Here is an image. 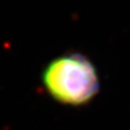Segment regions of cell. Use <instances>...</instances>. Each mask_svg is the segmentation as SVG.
<instances>
[{"label":"cell","mask_w":130,"mask_h":130,"mask_svg":"<svg viewBox=\"0 0 130 130\" xmlns=\"http://www.w3.org/2000/svg\"><path fill=\"white\" fill-rule=\"evenodd\" d=\"M42 81L54 100L71 106L89 103L100 90L96 69L79 53L64 54L50 61L43 72Z\"/></svg>","instance_id":"cell-1"}]
</instances>
